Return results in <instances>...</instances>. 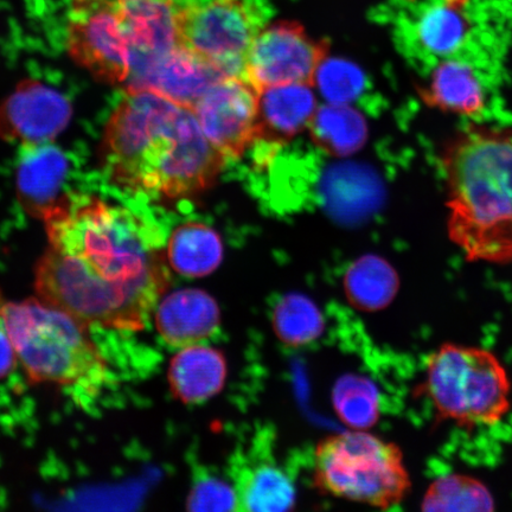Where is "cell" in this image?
Returning <instances> with one entry per match:
<instances>
[{"instance_id": "17", "label": "cell", "mask_w": 512, "mask_h": 512, "mask_svg": "<svg viewBox=\"0 0 512 512\" xmlns=\"http://www.w3.org/2000/svg\"><path fill=\"white\" fill-rule=\"evenodd\" d=\"M227 374L226 357L203 343L178 349L170 362L168 381L177 400L185 405H200L221 392Z\"/></svg>"}, {"instance_id": "28", "label": "cell", "mask_w": 512, "mask_h": 512, "mask_svg": "<svg viewBox=\"0 0 512 512\" xmlns=\"http://www.w3.org/2000/svg\"><path fill=\"white\" fill-rule=\"evenodd\" d=\"M16 350L5 330L0 329V379L8 376L16 363Z\"/></svg>"}, {"instance_id": "11", "label": "cell", "mask_w": 512, "mask_h": 512, "mask_svg": "<svg viewBox=\"0 0 512 512\" xmlns=\"http://www.w3.org/2000/svg\"><path fill=\"white\" fill-rule=\"evenodd\" d=\"M70 118L72 106L61 93L28 81L0 107V137L22 145L51 142Z\"/></svg>"}, {"instance_id": "15", "label": "cell", "mask_w": 512, "mask_h": 512, "mask_svg": "<svg viewBox=\"0 0 512 512\" xmlns=\"http://www.w3.org/2000/svg\"><path fill=\"white\" fill-rule=\"evenodd\" d=\"M67 172V157L53 143L21 145L17 185L24 207L42 219L43 214L60 201Z\"/></svg>"}, {"instance_id": "20", "label": "cell", "mask_w": 512, "mask_h": 512, "mask_svg": "<svg viewBox=\"0 0 512 512\" xmlns=\"http://www.w3.org/2000/svg\"><path fill=\"white\" fill-rule=\"evenodd\" d=\"M399 290V273L381 256H362L345 273L344 291L349 303L363 312L386 309Z\"/></svg>"}, {"instance_id": "6", "label": "cell", "mask_w": 512, "mask_h": 512, "mask_svg": "<svg viewBox=\"0 0 512 512\" xmlns=\"http://www.w3.org/2000/svg\"><path fill=\"white\" fill-rule=\"evenodd\" d=\"M511 381L499 358L484 348L441 344L426 360L419 394L430 400L435 422L465 430L494 426L511 411Z\"/></svg>"}, {"instance_id": "24", "label": "cell", "mask_w": 512, "mask_h": 512, "mask_svg": "<svg viewBox=\"0 0 512 512\" xmlns=\"http://www.w3.org/2000/svg\"><path fill=\"white\" fill-rule=\"evenodd\" d=\"M273 328L288 347H305L323 334L324 319L312 300L300 294H288L275 306Z\"/></svg>"}, {"instance_id": "27", "label": "cell", "mask_w": 512, "mask_h": 512, "mask_svg": "<svg viewBox=\"0 0 512 512\" xmlns=\"http://www.w3.org/2000/svg\"><path fill=\"white\" fill-rule=\"evenodd\" d=\"M189 511H235L236 498L232 483L198 469L187 498Z\"/></svg>"}, {"instance_id": "16", "label": "cell", "mask_w": 512, "mask_h": 512, "mask_svg": "<svg viewBox=\"0 0 512 512\" xmlns=\"http://www.w3.org/2000/svg\"><path fill=\"white\" fill-rule=\"evenodd\" d=\"M317 98L309 85L265 89L259 98V140L273 145L291 142L309 126L317 111Z\"/></svg>"}, {"instance_id": "18", "label": "cell", "mask_w": 512, "mask_h": 512, "mask_svg": "<svg viewBox=\"0 0 512 512\" xmlns=\"http://www.w3.org/2000/svg\"><path fill=\"white\" fill-rule=\"evenodd\" d=\"M421 98L428 106L459 115L479 114L485 106L483 87L475 70L458 60L443 61L434 69Z\"/></svg>"}, {"instance_id": "19", "label": "cell", "mask_w": 512, "mask_h": 512, "mask_svg": "<svg viewBox=\"0 0 512 512\" xmlns=\"http://www.w3.org/2000/svg\"><path fill=\"white\" fill-rule=\"evenodd\" d=\"M166 258L177 274L196 279L214 273L223 260V243L215 229L201 222H187L172 232Z\"/></svg>"}, {"instance_id": "12", "label": "cell", "mask_w": 512, "mask_h": 512, "mask_svg": "<svg viewBox=\"0 0 512 512\" xmlns=\"http://www.w3.org/2000/svg\"><path fill=\"white\" fill-rule=\"evenodd\" d=\"M223 78L227 76L191 51L179 47L137 69L128 80L125 92L147 89L192 110Z\"/></svg>"}, {"instance_id": "26", "label": "cell", "mask_w": 512, "mask_h": 512, "mask_svg": "<svg viewBox=\"0 0 512 512\" xmlns=\"http://www.w3.org/2000/svg\"><path fill=\"white\" fill-rule=\"evenodd\" d=\"M316 86L330 104L349 105L363 92L364 75L354 63L326 59L318 69Z\"/></svg>"}, {"instance_id": "9", "label": "cell", "mask_w": 512, "mask_h": 512, "mask_svg": "<svg viewBox=\"0 0 512 512\" xmlns=\"http://www.w3.org/2000/svg\"><path fill=\"white\" fill-rule=\"evenodd\" d=\"M328 51V44L313 40L302 25L273 23L256 36L243 76L259 93L285 85L315 87L318 69L328 59Z\"/></svg>"}, {"instance_id": "3", "label": "cell", "mask_w": 512, "mask_h": 512, "mask_svg": "<svg viewBox=\"0 0 512 512\" xmlns=\"http://www.w3.org/2000/svg\"><path fill=\"white\" fill-rule=\"evenodd\" d=\"M447 184L448 235L467 260L512 261V132L473 127L441 158Z\"/></svg>"}, {"instance_id": "5", "label": "cell", "mask_w": 512, "mask_h": 512, "mask_svg": "<svg viewBox=\"0 0 512 512\" xmlns=\"http://www.w3.org/2000/svg\"><path fill=\"white\" fill-rule=\"evenodd\" d=\"M4 330L32 382L95 395L105 386V358L89 337L87 325L41 299L6 304Z\"/></svg>"}, {"instance_id": "25", "label": "cell", "mask_w": 512, "mask_h": 512, "mask_svg": "<svg viewBox=\"0 0 512 512\" xmlns=\"http://www.w3.org/2000/svg\"><path fill=\"white\" fill-rule=\"evenodd\" d=\"M336 412L352 430L369 431L381 416V396L373 381L349 375L334 390Z\"/></svg>"}, {"instance_id": "14", "label": "cell", "mask_w": 512, "mask_h": 512, "mask_svg": "<svg viewBox=\"0 0 512 512\" xmlns=\"http://www.w3.org/2000/svg\"><path fill=\"white\" fill-rule=\"evenodd\" d=\"M153 316L158 335L172 349L207 343L221 329L219 305L198 288L166 293Z\"/></svg>"}, {"instance_id": "2", "label": "cell", "mask_w": 512, "mask_h": 512, "mask_svg": "<svg viewBox=\"0 0 512 512\" xmlns=\"http://www.w3.org/2000/svg\"><path fill=\"white\" fill-rule=\"evenodd\" d=\"M102 160L115 184L177 200L213 187L226 162L194 111L156 92L127 91L105 127Z\"/></svg>"}, {"instance_id": "8", "label": "cell", "mask_w": 512, "mask_h": 512, "mask_svg": "<svg viewBox=\"0 0 512 512\" xmlns=\"http://www.w3.org/2000/svg\"><path fill=\"white\" fill-rule=\"evenodd\" d=\"M264 11L260 0H184L181 47L224 76H243Z\"/></svg>"}, {"instance_id": "13", "label": "cell", "mask_w": 512, "mask_h": 512, "mask_svg": "<svg viewBox=\"0 0 512 512\" xmlns=\"http://www.w3.org/2000/svg\"><path fill=\"white\" fill-rule=\"evenodd\" d=\"M230 480L236 498L235 511L280 512L296 505L297 492L290 477L271 453L252 450L235 456Z\"/></svg>"}, {"instance_id": "22", "label": "cell", "mask_w": 512, "mask_h": 512, "mask_svg": "<svg viewBox=\"0 0 512 512\" xmlns=\"http://www.w3.org/2000/svg\"><path fill=\"white\" fill-rule=\"evenodd\" d=\"M422 511L492 512L496 499L482 480L462 473L435 478L421 501Z\"/></svg>"}, {"instance_id": "23", "label": "cell", "mask_w": 512, "mask_h": 512, "mask_svg": "<svg viewBox=\"0 0 512 512\" xmlns=\"http://www.w3.org/2000/svg\"><path fill=\"white\" fill-rule=\"evenodd\" d=\"M467 22L459 6L445 2L422 10L415 23V32L422 48L437 56H448L465 41Z\"/></svg>"}, {"instance_id": "7", "label": "cell", "mask_w": 512, "mask_h": 512, "mask_svg": "<svg viewBox=\"0 0 512 512\" xmlns=\"http://www.w3.org/2000/svg\"><path fill=\"white\" fill-rule=\"evenodd\" d=\"M312 477L324 495L380 510L398 507L412 490L401 447L369 431L351 430L320 440Z\"/></svg>"}, {"instance_id": "4", "label": "cell", "mask_w": 512, "mask_h": 512, "mask_svg": "<svg viewBox=\"0 0 512 512\" xmlns=\"http://www.w3.org/2000/svg\"><path fill=\"white\" fill-rule=\"evenodd\" d=\"M184 0H69L68 54L96 80L125 87L145 63L181 47Z\"/></svg>"}, {"instance_id": "21", "label": "cell", "mask_w": 512, "mask_h": 512, "mask_svg": "<svg viewBox=\"0 0 512 512\" xmlns=\"http://www.w3.org/2000/svg\"><path fill=\"white\" fill-rule=\"evenodd\" d=\"M313 144L332 157H348L360 151L368 139L363 115L348 105L318 107L309 126Z\"/></svg>"}, {"instance_id": "29", "label": "cell", "mask_w": 512, "mask_h": 512, "mask_svg": "<svg viewBox=\"0 0 512 512\" xmlns=\"http://www.w3.org/2000/svg\"><path fill=\"white\" fill-rule=\"evenodd\" d=\"M445 2L454 6H462L465 3V0H445Z\"/></svg>"}, {"instance_id": "10", "label": "cell", "mask_w": 512, "mask_h": 512, "mask_svg": "<svg viewBox=\"0 0 512 512\" xmlns=\"http://www.w3.org/2000/svg\"><path fill=\"white\" fill-rule=\"evenodd\" d=\"M259 98L245 76H227L192 108L208 142L226 159L240 158L258 143Z\"/></svg>"}, {"instance_id": "1", "label": "cell", "mask_w": 512, "mask_h": 512, "mask_svg": "<svg viewBox=\"0 0 512 512\" xmlns=\"http://www.w3.org/2000/svg\"><path fill=\"white\" fill-rule=\"evenodd\" d=\"M42 220L49 240L36 267L42 302L87 326L144 330L172 281L158 228L85 195L62 196Z\"/></svg>"}]
</instances>
